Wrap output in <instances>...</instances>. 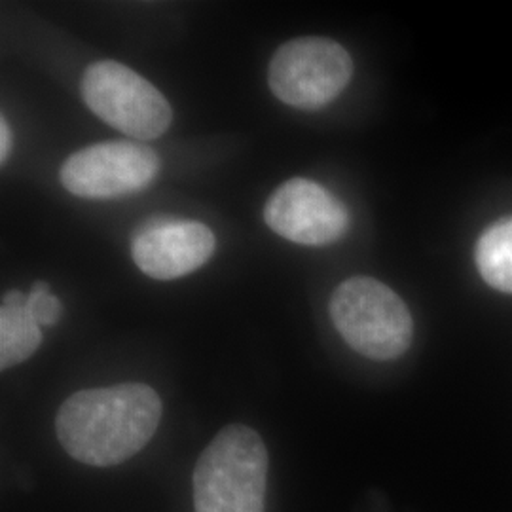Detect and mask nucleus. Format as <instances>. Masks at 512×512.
<instances>
[{
	"mask_svg": "<svg viewBox=\"0 0 512 512\" xmlns=\"http://www.w3.org/2000/svg\"><path fill=\"white\" fill-rule=\"evenodd\" d=\"M476 266L490 287L512 294V219L495 222L480 236Z\"/></svg>",
	"mask_w": 512,
	"mask_h": 512,
	"instance_id": "obj_10",
	"label": "nucleus"
},
{
	"mask_svg": "<svg viewBox=\"0 0 512 512\" xmlns=\"http://www.w3.org/2000/svg\"><path fill=\"white\" fill-rule=\"evenodd\" d=\"M264 220L277 236L310 247L330 245L349 228L346 205L321 184L302 177L275 190L264 207Z\"/></svg>",
	"mask_w": 512,
	"mask_h": 512,
	"instance_id": "obj_7",
	"label": "nucleus"
},
{
	"mask_svg": "<svg viewBox=\"0 0 512 512\" xmlns=\"http://www.w3.org/2000/svg\"><path fill=\"white\" fill-rule=\"evenodd\" d=\"M330 319L351 349L374 361H391L406 353L414 321L403 298L382 281L351 277L330 296Z\"/></svg>",
	"mask_w": 512,
	"mask_h": 512,
	"instance_id": "obj_3",
	"label": "nucleus"
},
{
	"mask_svg": "<svg viewBox=\"0 0 512 512\" xmlns=\"http://www.w3.org/2000/svg\"><path fill=\"white\" fill-rule=\"evenodd\" d=\"M215 247V234L203 222L156 217L135 230L131 256L143 274L171 281L202 268Z\"/></svg>",
	"mask_w": 512,
	"mask_h": 512,
	"instance_id": "obj_8",
	"label": "nucleus"
},
{
	"mask_svg": "<svg viewBox=\"0 0 512 512\" xmlns=\"http://www.w3.org/2000/svg\"><path fill=\"white\" fill-rule=\"evenodd\" d=\"M196 512H264L268 450L255 429L228 425L194 469Z\"/></svg>",
	"mask_w": 512,
	"mask_h": 512,
	"instance_id": "obj_2",
	"label": "nucleus"
},
{
	"mask_svg": "<svg viewBox=\"0 0 512 512\" xmlns=\"http://www.w3.org/2000/svg\"><path fill=\"white\" fill-rule=\"evenodd\" d=\"M12 150V131L6 122V118H0V162L6 164Z\"/></svg>",
	"mask_w": 512,
	"mask_h": 512,
	"instance_id": "obj_12",
	"label": "nucleus"
},
{
	"mask_svg": "<svg viewBox=\"0 0 512 512\" xmlns=\"http://www.w3.org/2000/svg\"><path fill=\"white\" fill-rule=\"evenodd\" d=\"M160 171V158L150 147L112 141L82 148L65 160L61 183L78 198L109 200L147 188Z\"/></svg>",
	"mask_w": 512,
	"mask_h": 512,
	"instance_id": "obj_6",
	"label": "nucleus"
},
{
	"mask_svg": "<svg viewBox=\"0 0 512 512\" xmlns=\"http://www.w3.org/2000/svg\"><path fill=\"white\" fill-rule=\"evenodd\" d=\"M42 342V332L27 308V294L10 291L0 308V366L2 370L27 361Z\"/></svg>",
	"mask_w": 512,
	"mask_h": 512,
	"instance_id": "obj_9",
	"label": "nucleus"
},
{
	"mask_svg": "<svg viewBox=\"0 0 512 512\" xmlns=\"http://www.w3.org/2000/svg\"><path fill=\"white\" fill-rule=\"evenodd\" d=\"M162 420V401L145 384L86 389L61 404L55 433L71 458L110 467L135 456L154 437Z\"/></svg>",
	"mask_w": 512,
	"mask_h": 512,
	"instance_id": "obj_1",
	"label": "nucleus"
},
{
	"mask_svg": "<svg viewBox=\"0 0 512 512\" xmlns=\"http://www.w3.org/2000/svg\"><path fill=\"white\" fill-rule=\"evenodd\" d=\"M353 76L348 50L321 37L293 38L275 52L268 84L275 97L294 109L319 110L346 90Z\"/></svg>",
	"mask_w": 512,
	"mask_h": 512,
	"instance_id": "obj_5",
	"label": "nucleus"
},
{
	"mask_svg": "<svg viewBox=\"0 0 512 512\" xmlns=\"http://www.w3.org/2000/svg\"><path fill=\"white\" fill-rule=\"evenodd\" d=\"M80 93L95 116L141 141L158 139L173 120L164 95L118 61L92 63L82 74Z\"/></svg>",
	"mask_w": 512,
	"mask_h": 512,
	"instance_id": "obj_4",
	"label": "nucleus"
},
{
	"mask_svg": "<svg viewBox=\"0 0 512 512\" xmlns=\"http://www.w3.org/2000/svg\"><path fill=\"white\" fill-rule=\"evenodd\" d=\"M27 308L37 321L38 327H52L63 315V306L59 298L52 294L48 283L44 281H37L31 293L27 294Z\"/></svg>",
	"mask_w": 512,
	"mask_h": 512,
	"instance_id": "obj_11",
	"label": "nucleus"
}]
</instances>
